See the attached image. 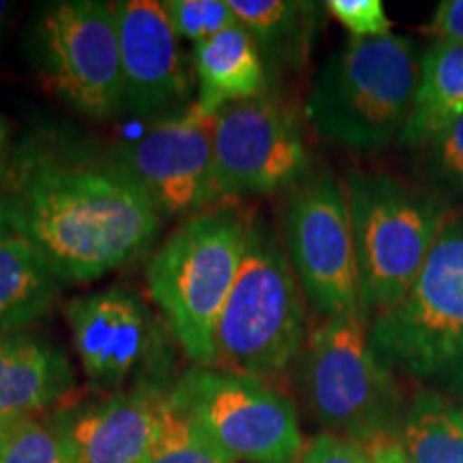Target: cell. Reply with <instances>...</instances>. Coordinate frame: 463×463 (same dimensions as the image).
Segmentation results:
<instances>
[{"label":"cell","instance_id":"1","mask_svg":"<svg viewBox=\"0 0 463 463\" xmlns=\"http://www.w3.org/2000/svg\"><path fill=\"white\" fill-rule=\"evenodd\" d=\"M11 232L61 281H92L146 251L161 215L108 153L67 144L26 146L0 178Z\"/></svg>","mask_w":463,"mask_h":463},{"label":"cell","instance_id":"2","mask_svg":"<svg viewBox=\"0 0 463 463\" xmlns=\"http://www.w3.org/2000/svg\"><path fill=\"white\" fill-rule=\"evenodd\" d=\"M249 219L232 204L184 219L146 266L150 298L195 367H215L217 324L245 256Z\"/></svg>","mask_w":463,"mask_h":463},{"label":"cell","instance_id":"3","mask_svg":"<svg viewBox=\"0 0 463 463\" xmlns=\"http://www.w3.org/2000/svg\"><path fill=\"white\" fill-rule=\"evenodd\" d=\"M419 69V48L410 37H352L317 71L307 118L339 146L378 153L397 140L408 120Z\"/></svg>","mask_w":463,"mask_h":463},{"label":"cell","instance_id":"4","mask_svg":"<svg viewBox=\"0 0 463 463\" xmlns=\"http://www.w3.org/2000/svg\"><path fill=\"white\" fill-rule=\"evenodd\" d=\"M307 412L324 431L364 447L399 438L403 399L392 369L378 356L364 317L322 320L292 364Z\"/></svg>","mask_w":463,"mask_h":463},{"label":"cell","instance_id":"5","mask_svg":"<svg viewBox=\"0 0 463 463\" xmlns=\"http://www.w3.org/2000/svg\"><path fill=\"white\" fill-rule=\"evenodd\" d=\"M307 337L305 297L286 247L251 217L239 277L217 324L215 369L275 378L292 369Z\"/></svg>","mask_w":463,"mask_h":463},{"label":"cell","instance_id":"6","mask_svg":"<svg viewBox=\"0 0 463 463\" xmlns=\"http://www.w3.org/2000/svg\"><path fill=\"white\" fill-rule=\"evenodd\" d=\"M354 234L358 286L367 324L408 292L449 222L433 189L391 174L350 172L344 181Z\"/></svg>","mask_w":463,"mask_h":463},{"label":"cell","instance_id":"7","mask_svg":"<svg viewBox=\"0 0 463 463\" xmlns=\"http://www.w3.org/2000/svg\"><path fill=\"white\" fill-rule=\"evenodd\" d=\"M369 339L391 369L463 395V215L449 217L408 292L369 322Z\"/></svg>","mask_w":463,"mask_h":463},{"label":"cell","instance_id":"8","mask_svg":"<svg viewBox=\"0 0 463 463\" xmlns=\"http://www.w3.org/2000/svg\"><path fill=\"white\" fill-rule=\"evenodd\" d=\"M167 405L232 463H297L303 453L297 405L269 380L194 364Z\"/></svg>","mask_w":463,"mask_h":463},{"label":"cell","instance_id":"9","mask_svg":"<svg viewBox=\"0 0 463 463\" xmlns=\"http://www.w3.org/2000/svg\"><path fill=\"white\" fill-rule=\"evenodd\" d=\"M31 61L43 84L90 118L123 112L120 39L114 9L99 0H58L34 17Z\"/></svg>","mask_w":463,"mask_h":463},{"label":"cell","instance_id":"10","mask_svg":"<svg viewBox=\"0 0 463 463\" xmlns=\"http://www.w3.org/2000/svg\"><path fill=\"white\" fill-rule=\"evenodd\" d=\"M65 317L75 354L95 389L170 392L164 326L133 289L112 286L75 297L65 305Z\"/></svg>","mask_w":463,"mask_h":463},{"label":"cell","instance_id":"11","mask_svg":"<svg viewBox=\"0 0 463 463\" xmlns=\"http://www.w3.org/2000/svg\"><path fill=\"white\" fill-rule=\"evenodd\" d=\"M283 241L307 305L317 317H364L344 181L324 170L297 184L283 213Z\"/></svg>","mask_w":463,"mask_h":463},{"label":"cell","instance_id":"12","mask_svg":"<svg viewBox=\"0 0 463 463\" xmlns=\"http://www.w3.org/2000/svg\"><path fill=\"white\" fill-rule=\"evenodd\" d=\"M215 116L195 103L187 112L161 118L140 137L109 150L161 217H183L184 222L223 204L213 150Z\"/></svg>","mask_w":463,"mask_h":463},{"label":"cell","instance_id":"13","mask_svg":"<svg viewBox=\"0 0 463 463\" xmlns=\"http://www.w3.org/2000/svg\"><path fill=\"white\" fill-rule=\"evenodd\" d=\"M213 150L225 198L294 189L311 174L297 118L269 92L219 109Z\"/></svg>","mask_w":463,"mask_h":463},{"label":"cell","instance_id":"14","mask_svg":"<svg viewBox=\"0 0 463 463\" xmlns=\"http://www.w3.org/2000/svg\"><path fill=\"white\" fill-rule=\"evenodd\" d=\"M109 5L118 24L123 109L153 116L183 106L189 99L191 78L164 3L118 0Z\"/></svg>","mask_w":463,"mask_h":463},{"label":"cell","instance_id":"15","mask_svg":"<svg viewBox=\"0 0 463 463\" xmlns=\"http://www.w3.org/2000/svg\"><path fill=\"white\" fill-rule=\"evenodd\" d=\"M165 405L167 395L140 389L109 392L56 414L71 439L75 463H148Z\"/></svg>","mask_w":463,"mask_h":463},{"label":"cell","instance_id":"16","mask_svg":"<svg viewBox=\"0 0 463 463\" xmlns=\"http://www.w3.org/2000/svg\"><path fill=\"white\" fill-rule=\"evenodd\" d=\"M73 384V367L61 347L33 335H0V427L43 414Z\"/></svg>","mask_w":463,"mask_h":463},{"label":"cell","instance_id":"17","mask_svg":"<svg viewBox=\"0 0 463 463\" xmlns=\"http://www.w3.org/2000/svg\"><path fill=\"white\" fill-rule=\"evenodd\" d=\"M191 67L200 86L198 108L217 114L230 103L256 99L269 90V75L256 42L239 20L194 45Z\"/></svg>","mask_w":463,"mask_h":463},{"label":"cell","instance_id":"18","mask_svg":"<svg viewBox=\"0 0 463 463\" xmlns=\"http://www.w3.org/2000/svg\"><path fill=\"white\" fill-rule=\"evenodd\" d=\"M463 116V43L436 42L420 54L412 109L397 142L420 148Z\"/></svg>","mask_w":463,"mask_h":463},{"label":"cell","instance_id":"19","mask_svg":"<svg viewBox=\"0 0 463 463\" xmlns=\"http://www.w3.org/2000/svg\"><path fill=\"white\" fill-rule=\"evenodd\" d=\"M228 5L256 42L264 67L303 65L317 31L320 5L297 0H228Z\"/></svg>","mask_w":463,"mask_h":463},{"label":"cell","instance_id":"20","mask_svg":"<svg viewBox=\"0 0 463 463\" xmlns=\"http://www.w3.org/2000/svg\"><path fill=\"white\" fill-rule=\"evenodd\" d=\"M61 286V277L31 242L15 234L0 241V335L48 314Z\"/></svg>","mask_w":463,"mask_h":463},{"label":"cell","instance_id":"21","mask_svg":"<svg viewBox=\"0 0 463 463\" xmlns=\"http://www.w3.org/2000/svg\"><path fill=\"white\" fill-rule=\"evenodd\" d=\"M399 442L410 463H463V412L436 391H419L405 408Z\"/></svg>","mask_w":463,"mask_h":463},{"label":"cell","instance_id":"22","mask_svg":"<svg viewBox=\"0 0 463 463\" xmlns=\"http://www.w3.org/2000/svg\"><path fill=\"white\" fill-rule=\"evenodd\" d=\"M0 463H75L58 414L26 416L0 427Z\"/></svg>","mask_w":463,"mask_h":463},{"label":"cell","instance_id":"23","mask_svg":"<svg viewBox=\"0 0 463 463\" xmlns=\"http://www.w3.org/2000/svg\"><path fill=\"white\" fill-rule=\"evenodd\" d=\"M148 463H232L191 422L165 405L164 425Z\"/></svg>","mask_w":463,"mask_h":463},{"label":"cell","instance_id":"24","mask_svg":"<svg viewBox=\"0 0 463 463\" xmlns=\"http://www.w3.org/2000/svg\"><path fill=\"white\" fill-rule=\"evenodd\" d=\"M422 148L433 191L444 200H463V116L436 133Z\"/></svg>","mask_w":463,"mask_h":463},{"label":"cell","instance_id":"25","mask_svg":"<svg viewBox=\"0 0 463 463\" xmlns=\"http://www.w3.org/2000/svg\"><path fill=\"white\" fill-rule=\"evenodd\" d=\"M164 7L178 39H187L194 45L236 22L228 0H167Z\"/></svg>","mask_w":463,"mask_h":463},{"label":"cell","instance_id":"26","mask_svg":"<svg viewBox=\"0 0 463 463\" xmlns=\"http://www.w3.org/2000/svg\"><path fill=\"white\" fill-rule=\"evenodd\" d=\"M328 14L341 22L354 39H373L391 34L392 22L380 0H328Z\"/></svg>","mask_w":463,"mask_h":463},{"label":"cell","instance_id":"27","mask_svg":"<svg viewBox=\"0 0 463 463\" xmlns=\"http://www.w3.org/2000/svg\"><path fill=\"white\" fill-rule=\"evenodd\" d=\"M297 463H372L369 447L322 431L303 447Z\"/></svg>","mask_w":463,"mask_h":463},{"label":"cell","instance_id":"28","mask_svg":"<svg viewBox=\"0 0 463 463\" xmlns=\"http://www.w3.org/2000/svg\"><path fill=\"white\" fill-rule=\"evenodd\" d=\"M425 33L442 43H463V0L438 3Z\"/></svg>","mask_w":463,"mask_h":463},{"label":"cell","instance_id":"29","mask_svg":"<svg viewBox=\"0 0 463 463\" xmlns=\"http://www.w3.org/2000/svg\"><path fill=\"white\" fill-rule=\"evenodd\" d=\"M369 457L372 463H410L399 438H384L369 444Z\"/></svg>","mask_w":463,"mask_h":463},{"label":"cell","instance_id":"30","mask_svg":"<svg viewBox=\"0 0 463 463\" xmlns=\"http://www.w3.org/2000/svg\"><path fill=\"white\" fill-rule=\"evenodd\" d=\"M7 236H14V232H11V225L7 222V213H5V206L0 204V241H5Z\"/></svg>","mask_w":463,"mask_h":463},{"label":"cell","instance_id":"31","mask_svg":"<svg viewBox=\"0 0 463 463\" xmlns=\"http://www.w3.org/2000/svg\"><path fill=\"white\" fill-rule=\"evenodd\" d=\"M9 11H11V5H9V3H5V0H0V37H3L5 22H7Z\"/></svg>","mask_w":463,"mask_h":463},{"label":"cell","instance_id":"32","mask_svg":"<svg viewBox=\"0 0 463 463\" xmlns=\"http://www.w3.org/2000/svg\"><path fill=\"white\" fill-rule=\"evenodd\" d=\"M5 137H7V127H5L3 118H0V150L5 146Z\"/></svg>","mask_w":463,"mask_h":463}]
</instances>
